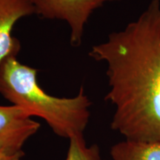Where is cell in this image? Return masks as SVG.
<instances>
[{
  "label": "cell",
  "mask_w": 160,
  "mask_h": 160,
  "mask_svg": "<svg viewBox=\"0 0 160 160\" xmlns=\"http://www.w3.org/2000/svg\"><path fill=\"white\" fill-rule=\"evenodd\" d=\"M112 160H160V142L125 139L111 148Z\"/></svg>",
  "instance_id": "6"
},
{
  "label": "cell",
  "mask_w": 160,
  "mask_h": 160,
  "mask_svg": "<svg viewBox=\"0 0 160 160\" xmlns=\"http://www.w3.org/2000/svg\"><path fill=\"white\" fill-rule=\"evenodd\" d=\"M69 145L65 160H107L103 158L97 144L88 145L84 136L69 139Z\"/></svg>",
  "instance_id": "7"
},
{
  "label": "cell",
  "mask_w": 160,
  "mask_h": 160,
  "mask_svg": "<svg viewBox=\"0 0 160 160\" xmlns=\"http://www.w3.org/2000/svg\"><path fill=\"white\" fill-rule=\"evenodd\" d=\"M40 124L18 106L0 105V151L22 153L24 145L39 131Z\"/></svg>",
  "instance_id": "4"
},
{
  "label": "cell",
  "mask_w": 160,
  "mask_h": 160,
  "mask_svg": "<svg viewBox=\"0 0 160 160\" xmlns=\"http://www.w3.org/2000/svg\"><path fill=\"white\" fill-rule=\"evenodd\" d=\"M24 156H25L24 153L12 154V153L0 151V160H24Z\"/></svg>",
  "instance_id": "8"
},
{
  "label": "cell",
  "mask_w": 160,
  "mask_h": 160,
  "mask_svg": "<svg viewBox=\"0 0 160 160\" xmlns=\"http://www.w3.org/2000/svg\"><path fill=\"white\" fill-rule=\"evenodd\" d=\"M35 14L44 19L66 22L71 28L70 42L73 47L82 44L85 27L93 11L104 4L120 0H28Z\"/></svg>",
  "instance_id": "3"
},
{
  "label": "cell",
  "mask_w": 160,
  "mask_h": 160,
  "mask_svg": "<svg viewBox=\"0 0 160 160\" xmlns=\"http://www.w3.org/2000/svg\"><path fill=\"white\" fill-rule=\"evenodd\" d=\"M38 70L11 57L0 63V94L31 117L45 120L56 135L65 139L84 136L89 122L91 102L83 87L75 97H57L44 91Z\"/></svg>",
  "instance_id": "2"
},
{
  "label": "cell",
  "mask_w": 160,
  "mask_h": 160,
  "mask_svg": "<svg viewBox=\"0 0 160 160\" xmlns=\"http://www.w3.org/2000/svg\"><path fill=\"white\" fill-rule=\"evenodd\" d=\"M35 14L28 0H0V63L17 57L21 44L12 35L16 24L22 18Z\"/></svg>",
  "instance_id": "5"
},
{
  "label": "cell",
  "mask_w": 160,
  "mask_h": 160,
  "mask_svg": "<svg viewBox=\"0 0 160 160\" xmlns=\"http://www.w3.org/2000/svg\"><path fill=\"white\" fill-rule=\"evenodd\" d=\"M88 55L106 65L111 129L127 140L160 142V0Z\"/></svg>",
  "instance_id": "1"
}]
</instances>
